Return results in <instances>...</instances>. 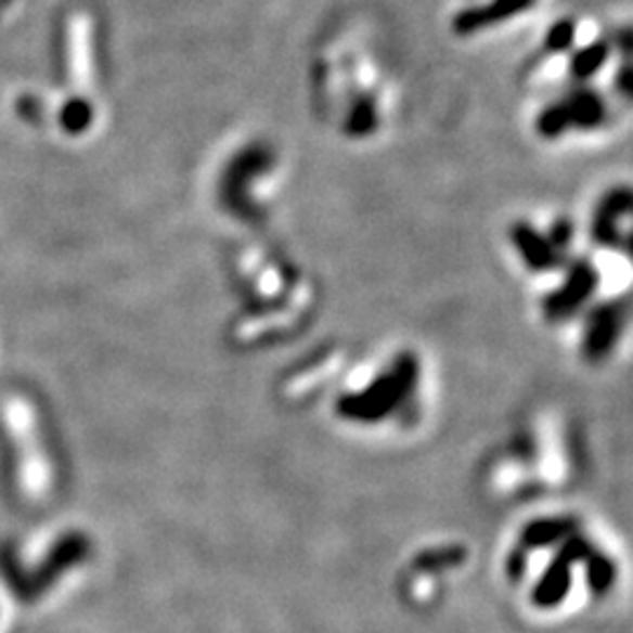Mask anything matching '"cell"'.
<instances>
[{"mask_svg": "<svg viewBox=\"0 0 633 633\" xmlns=\"http://www.w3.org/2000/svg\"><path fill=\"white\" fill-rule=\"evenodd\" d=\"M610 50V20L584 10L560 12L540 28L519 80L530 96L566 85H603Z\"/></svg>", "mask_w": 633, "mask_h": 633, "instance_id": "5", "label": "cell"}, {"mask_svg": "<svg viewBox=\"0 0 633 633\" xmlns=\"http://www.w3.org/2000/svg\"><path fill=\"white\" fill-rule=\"evenodd\" d=\"M435 409V371L421 345L385 343L350 362L336 385L334 415L359 435L404 441L427 425Z\"/></svg>", "mask_w": 633, "mask_h": 633, "instance_id": "4", "label": "cell"}, {"mask_svg": "<svg viewBox=\"0 0 633 633\" xmlns=\"http://www.w3.org/2000/svg\"><path fill=\"white\" fill-rule=\"evenodd\" d=\"M560 336L582 369L610 371L633 345V294L603 296Z\"/></svg>", "mask_w": 633, "mask_h": 633, "instance_id": "10", "label": "cell"}, {"mask_svg": "<svg viewBox=\"0 0 633 633\" xmlns=\"http://www.w3.org/2000/svg\"><path fill=\"white\" fill-rule=\"evenodd\" d=\"M474 564V544L457 532H439L411 544L395 570V596L415 617L437 615Z\"/></svg>", "mask_w": 633, "mask_h": 633, "instance_id": "9", "label": "cell"}, {"mask_svg": "<svg viewBox=\"0 0 633 633\" xmlns=\"http://www.w3.org/2000/svg\"><path fill=\"white\" fill-rule=\"evenodd\" d=\"M586 247L608 254L633 270V179H608L580 214Z\"/></svg>", "mask_w": 633, "mask_h": 633, "instance_id": "11", "label": "cell"}, {"mask_svg": "<svg viewBox=\"0 0 633 633\" xmlns=\"http://www.w3.org/2000/svg\"><path fill=\"white\" fill-rule=\"evenodd\" d=\"M314 68L322 111L340 139L373 146L392 134L401 113V78L390 46L369 20L340 26Z\"/></svg>", "mask_w": 633, "mask_h": 633, "instance_id": "3", "label": "cell"}, {"mask_svg": "<svg viewBox=\"0 0 633 633\" xmlns=\"http://www.w3.org/2000/svg\"><path fill=\"white\" fill-rule=\"evenodd\" d=\"M5 423L12 427L14 435L22 441V453H24V469H26V491L28 493H40L46 491V469L36 465V460L40 457L38 451V437H36V421L31 406H26L22 399H10L5 409Z\"/></svg>", "mask_w": 633, "mask_h": 633, "instance_id": "14", "label": "cell"}, {"mask_svg": "<svg viewBox=\"0 0 633 633\" xmlns=\"http://www.w3.org/2000/svg\"><path fill=\"white\" fill-rule=\"evenodd\" d=\"M589 471L584 429L556 406L521 415L481 453L474 481L500 507L546 505L578 488Z\"/></svg>", "mask_w": 633, "mask_h": 633, "instance_id": "2", "label": "cell"}, {"mask_svg": "<svg viewBox=\"0 0 633 633\" xmlns=\"http://www.w3.org/2000/svg\"><path fill=\"white\" fill-rule=\"evenodd\" d=\"M550 0H445L443 28L455 42L477 46L526 26Z\"/></svg>", "mask_w": 633, "mask_h": 633, "instance_id": "12", "label": "cell"}, {"mask_svg": "<svg viewBox=\"0 0 633 633\" xmlns=\"http://www.w3.org/2000/svg\"><path fill=\"white\" fill-rule=\"evenodd\" d=\"M498 574L530 620L568 622L612 603L629 564L622 544L592 514L546 502L512 526Z\"/></svg>", "mask_w": 633, "mask_h": 633, "instance_id": "1", "label": "cell"}, {"mask_svg": "<svg viewBox=\"0 0 633 633\" xmlns=\"http://www.w3.org/2000/svg\"><path fill=\"white\" fill-rule=\"evenodd\" d=\"M530 99L528 132L544 148L592 146L624 120L603 85H566Z\"/></svg>", "mask_w": 633, "mask_h": 633, "instance_id": "7", "label": "cell"}, {"mask_svg": "<svg viewBox=\"0 0 633 633\" xmlns=\"http://www.w3.org/2000/svg\"><path fill=\"white\" fill-rule=\"evenodd\" d=\"M610 64L603 88L608 90L612 102L624 113L633 115V17L610 20Z\"/></svg>", "mask_w": 633, "mask_h": 633, "instance_id": "13", "label": "cell"}, {"mask_svg": "<svg viewBox=\"0 0 633 633\" xmlns=\"http://www.w3.org/2000/svg\"><path fill=\"white\" fill-rule=\"evenodd\" d=\"M615 294H633V270L584 244L566 268L530 286V303L544 328L564 334L596 300Z\"/></svg>", "mask_w": 633, "mask_h": 633, "instance_id": "6", "label": "cell"}, {"mask_svg": "<svg viewBox=\"0 0 633 633\" xmlns=\"http://www.w3.org/2000/svg\"><path fill=\"white\" fill-rule=\"evenodd\" d=\"M502 249L516 275L528 286L538 284L584 249L580 216L554 205L514 211L502 228Z\"/></svg>", "mask_w": 633, "mask_h": 633, "instance_id": "8", "label": "cell"}]
</instances>
